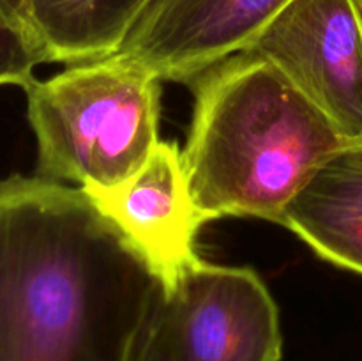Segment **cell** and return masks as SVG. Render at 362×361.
I'll return each mask as SVG.
<instances>
[{"label":"cell","instance_id":"277c9868","mask_svg":"<svg viewBox=\"0 0 362 361\" xmlns=\"http://www.w3.org/2000/svg\"><path fill=\"white\" fill-rule=\"evenodd\" d=\"M271 292L250 268L194 260L163 283L126 361H279Z\"/></svg>","mask_w":362,"mask_h":361},{"label":"cell","instance_id":"5b68a950","mask_svg":"<svg viewBox=\"0 0 362 361\" xmlns=\"http://www.w3.org/2000/svg\"><path fill=\"white\" fill-rule=\"evenodd\" d=\"M246 50L278 67L349 142H362V14L356 0H290Z\"/></svg>","mask_w":362,"mask_h":361},{"label":"cell","instance_id":"8992f818","mask_svg":"<svg viewBox=\"0 0 362 361\" xmlns=\"http://www.w3.org/2000/svg\"><path fill=\"white\" fill-rule=\"evenodd\" d=\"M290 0H151L113 55L191 84L246 50Z\"/></svg>","mask_w":362,"mask_h":361},{"label":"cell","instance_id":"52a82bcc","mask_svg":"<svg viewBox=\"0 0 362 361\" xmlns=\"http://www.w3.org/2000/svg\"><path fill=\"white\" fill-rule=\"evenodd\" d=\"M147 257L163 283L198 260L197 236L204 225L193 204L182 151L159 140L134 176L112 188H81Z\"/></svg>","mask_w":362,"mask_h":361},{"label":"cell","instance_id":"7c38bea8","mask_svg":"<svg viewBox=\"0 0 362 361\" xmlns=\"http://www.w3.org/2000/svg\"><path fill=\"white\" fill-rule=\"evenodd\" d=\"M356 4H357V7H359V11H361V14H362V0H356Z\"/></svg>","mask_w":362,"mask_h":361},{"label":"cell","instance_id":"7a4b0ae2","mask_svg":"<svg viewBox=\"0 0 362 361\" xmlns=\"http://www.w3.org/2000/svg\"><path fill=\"white\" fill-rule=\"evenodd\" d=\"M182 151L202 223L255 216L281 223L304 184L352 144L269 60L250 50L198 74Z\"/></svg>","mask_w":362,"mask_h":361},{"label":"cell","instance_id":"6da1fadb","mask_svg":"<svg viewBox=\"0 0 362 361\" xmlns=\"http://www.w3.org/2000/svg\"><path fill=\"white\" fill-rule=\"evenodd\" d=\"M161 287L81 188L0 180V361H126Z\"/></svg>","mask_w":362,"mask_h":361},{"label":"cell","instance_id":"9c48e42d","mask_svg":"<svg viewBox=\"0 0 362 361\" xmlns=\"http://www.w3.org/2000/svg\"><path fill=\"white\" fill-rule=\"evenodd\" d=\"M151 0H48L71 41L87 59L113 55Z\"/></svg>","mask_w":362,"mask_h":361},{"label":"cell","instance_id":"30bf717a","mask_svg":"<svg viewBox=\"0 0 362 361\" xmlns=\"http://www.w3.org/2000/svg\"><path fill=\"white\" fill-rule=\"evenodd\" d=\"M42 62H48V55L37 38L0 7V87L20 85L25 88Z\"/></svg>","mask_w":362,"mask_h":361},{"label":"cell","instance_id":"3957f363","mask_svg":"<svg viewBox=\"0 0 362 361\" xmlns=\"http://www.w3.org/2000/svg\"><path fill=\"white\" fill-rule=\"evenodd\" d=\"M45 179L112 188L147 163L159 144L161 80L110 55L73 64L25 87Z\"/></svg>","mask_w":362,"mask_h":361},{"label":"cell","instance_id":"8fae6325","mask_svg":"<svg viewBox=\"0 0 362 361\" xmlns=\"http://www.w3.org/2000/svg\"><path fill=\"white\" fill-rule=\"evenodd\" d=\"M0 7L13 18L14 21L21 23L23 27L30 28V0H0ZM34 34V32H32Z\"/></svg>","mask_w":362,"mask_h":361},{"label":"cell","instance_id":"ba28073f","mask_svg":"<svg viewBox=\"0 0 362 361\" xmlns=\"http://www.w3.org/2000/svg\"><path fill=\"white\" fill-rule=\"evenodd\" d=\"M279 225L325 260L362 275V142L339 149L311 176Z\"/></svg>","mask_w":362,"mask_h":361}]
</instances>
